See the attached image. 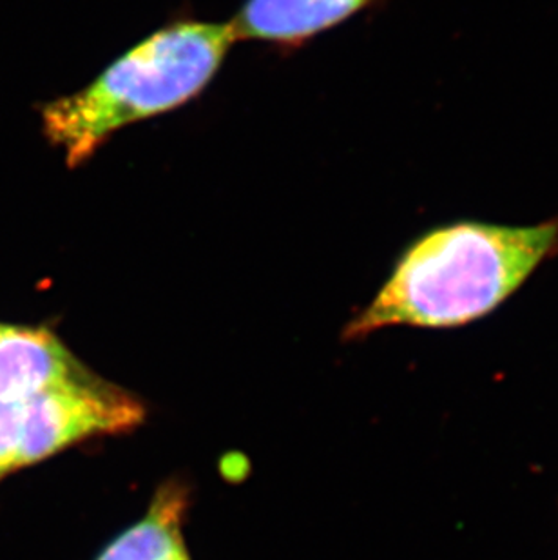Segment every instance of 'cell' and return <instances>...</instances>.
<instances>
[{
    "label": "cell",
    "mask_w": 558,
    "mask_h": 560,
    "mask_svg": "<svg viewBox=\"0 0 558 560\" xmlns=\"http://www.w3.org/2000/svg\"><path fill=\"white\" fill-rule=\"evenodd\" d=\"M557 244L558 222H463L432 231L406 250L345 334L353 339L399 325L453 328L477 322L513 296Z\"/></svg>",
    "instance_id": "obj_1"
},
{
    "label": "cell",
    "mask_w": 558,
    "mask_h": 560,
    "mask_svg": "<svg viewBox=\"0 0 558 560\" xmlns=\"http://www.w3.org/2000/svg\"><path fill=\"white\" fill-rule=\"evenodd\" d=\"M143 413L131 394L90 372L49 386L22 401L16 466L38 463L90 435L135 429L142 423Z\"/></svg>",
    "instance_id": "obj_3"
},
{
    "label": "cell",
    "mask_w": 558,
    "mask_h": 560,
    "mask_svg": "<svg viewBox=\"0 0 558 560\" xmlns=\"http://www.w3.org/2000/svg\"><path fill=\"white\" fill-rule=\"evenodd\" d=\"M84 374V366L46 328L0 325V401H26Z\"/></svg>",
    "instance_id": "obj_4"
},
{
    "label": "cell",
    "mask_w": 558,
    "mask_h": 560,
    "mask_svg": "<svg viewBox=\"0 0 558 560\" xmlns=\"http://www.w3.org/2000/svg\"><path fill=\"white\" fill-rule=\"evenodd\" d=\"M370 0H247L231 22L236 40L295 44L336 26Z\"/></svg>",
    "instance_id": "obj_5"
},
{
    "label": "cell",
    "mask_w": 558,
    "mask_h": 560,
    "mask_svg": "<svg viewBox=\"0 0 558 560\" xmlns=\"http://www.w3.org/2000/svg\"><path fill=\"white\" fill-rule=\"evenodd\" d=\"M22 402L0 401V479L19 468Z\"/></svg>",
    "instance_id": "obj_7"
},
{
    "label": "cell",
    "mask_w": 558,
    "mask_h": 560,
    "mask_svg": "<svg viewBox=\"0 0 558 560\" xmlns=\"http://www.w3.org/2000/svg\"><path fill=\"white\" fill-rule=\"evenodd\" d=\"M234 40L231 22H178L154 33L88 88L48 104L43 113L46 137L77 167L121 127L195 98Z\"/></svg>",
    "instance_id": "obj_2"
},
{
    "label": "cell",
    "mask_w": 558,
    "mask_h": 560,
    "mask_svg": "<svg viewBox=\"0 0 558 560\" xmlns=\"http://www.w3.org/2000/svg\"><path fill=\"white\" fill-rule=\"evenodd\" d=\"M187 560H190V559H187Z\"/></svg>",
    "instance_id": "obj_8"
},
{
    "label": "cell",
    "mask_w": 558,
    "mask_h": 560,
    "mask_svg": "<svg viewBox=\"0 0 558 560\" xmlns=\"http://www.w3.org/2000/svg\"><path fill=\"white\" fill-rule=\"evenodd\" d=\"M187 490L176 482L162 488L148 515L113 540L96 560H187L182 523Z\"/></svg>",
    "instance_id": "obj_6"
}]
</instances>
